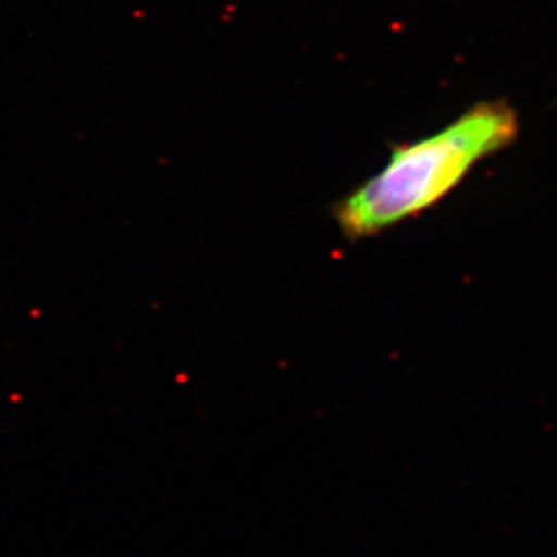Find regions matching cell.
<instances>
[{
	"label": "cell",
	"mask_w": 557,
	"mask_h": 557,
	"mask_svg": "<svg viewBox=\"0 0 557 557\" xmlns=\"http://www.w3.org/2000/svg\"><path fill=\"white\" fill-rule=\"evenodd\" d=\"M518 116L505 101H485L435 136L394 148L388 166L332 206L348 240H363L444 199L480 159L509 147Z\"/></svg>",
	"instance_id": "cell-1"
}]
</instances>
